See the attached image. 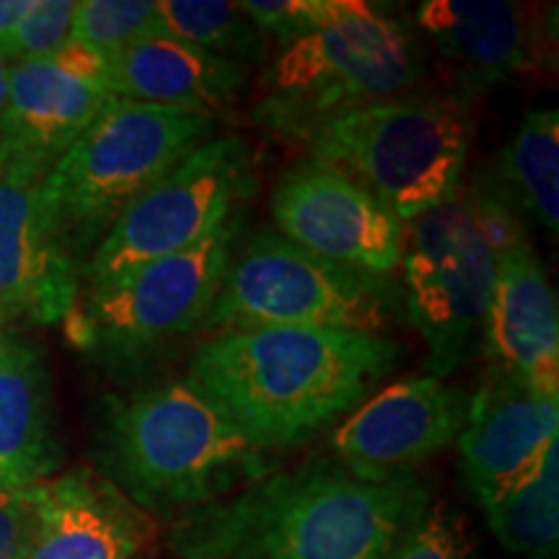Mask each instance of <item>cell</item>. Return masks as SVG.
<instances>
[{
	"label": "cell",
	"mask_w": 559,
	"mask_h": 559,
	"mask_svg": "<svg viewBox=\"0 0 559 559\" xmlns=\"http://www.w3.org/2000/svg\"><path fill=\"white\" fill-rule=\"evenodd\" d=\"M428 500L415 472L362 479L313 459L187 510L169 539L181 559H389Z\"/></svg>",
	"instance_id": "1"
},
{
	"label": "cell",
	"mask_w": 559,
	"mask_h": 559,
	"mask_svg": "<svg viewBox=\"0 0 559 559\" xmlns=\"http://www.w3.org/2000/svg\"><path fill=\"white\" fill-rule=\"evenodd\" d=\"M404 349L383 334L230 330L194 349L187 381L260 451L306 443L394 373Z\"/></svg>",
	"instance_id": "2"
},
{
	"label": "cell",
	"mask_w": 559,
	"mask_h": 559,
	"mask_svg": "<svg viewBox=\"0 0 559 559\" xmlns=\"http://www.w3.org/2000/svg\"><path fill=\"white\" fill-rule=\"evenodd\" d=\"M96 459L104 479L151 510L207 506L275 472L190 381L104 396Z\"/></svg>",
	"instance_id": "3"
},
{
	"label": "cell",
	"mask_w": 559,
	"mask_h": 559,
	"mask_svg": "<svg viewBox=\"0 0 559 559\" xmlns=\"http://www.w3.org/2000/svg\"><path fill=\"white\" fill-rule=\"evenodd\" d=\"M215 128L207 111L115 99L55 160L39 185L41 218L79 275L124 210Z\"/></svg>",
	"instance_id": "4"
},
{
	"label": "cell",
	"mask_w": 559,
	"mask_h": 559,
	"mask_svg": "<svg viewBox=\"0 0 559 559\" xmlns=\"http://www.w3.org/2000/svg\"><path fill=\"white\" fill-rule=\"evenodd\" d=\"M423 79V50L402 19L360 0H337L264 68L254 122L280 140L311 143L326 122L394 99Z\"/></svg>",
	"instance_id": "5"
},
{
	"label": "cell",
	"mask_w": 559,
	"mask_h": 559,
	"mask_svg": "<svg viewBox=\"0 0 559 559\" xmlns=\"http://www.w3.org/2000/svg\"><path fill=\"white\" fill-rule=\"evenodd\" d=\"M469 145L466 102L402 94L334 117L311 138L309 156L409 223L461 190Z\"/></svg>",
	"instance_id": "6"
},
{
	"label": "cell",
	"mask_w": 559,
	"mask_h": 559,
	"mask_svg": "<svg viewBox=\"0 0 559 559\" xmlns=\"http://www.w3.org/2000/svg\"><path fill=\"white\" fill-rule=\"evenodd\" d=\"M402 300L394 277L324 260L277 228H262L230 260L205 326L383 334L400 319Z\"/></svg>",
	"instance_id": "7"
},
{
	"label": "cell",
	"mask_w": 559,
	"mask_h": 559,
	"mask_svg": "<svg viewBox=\"0 0 559 559\" xmlns=\"http://www.w3.org/2000/svg\"><path fill=\"white\" fill-rule=\"evenodd\" d=\"M257 174L247 140L210 138L124 210L83 264L86 290L198 247L254 198Z\"/></svg>",
	"instance_id": "8"
},
{
	"label": "cell",
	"mask_w": 559,
	"mask_h": 559,
	"mask_svg": "<svg viewBox=\"0 0 559 559\" xmlns=\"http://www.w3.org/2000/svg\"><path fill=\"white\" fill-rule=\"evenodd\" d=\"M243 213L198 247L164 257L102 290H86L68 313L70 332L83 349L111 366H138L187 337L213 309L234 260Z\"/></svg>",
	"instance_id": "9"
},
{
	"label": "cell",
	"mask_w": 559,
	"mask_h": 559,
	"mask_svg": "<svg viewBox=\"0 0 559 559\" xmlns=\"http://www.w3.org/2000/svg\"><path fill=\"white\" fill-rule=\"evenodd\" d=\"M404 226V309L428 345V376L445 379L485 334L495 257L474 223L464 187Z\"/></svg>",
	"instance_id": "10"
},
{
	"label": "cell",
	"mask_w": 559,
	"mask_h": 559,
	"mask_svg": "<svg viewBox=\"0 0 559 559\" xmlns=\"http://www.w3.org/2000/svg\"><path fill=\"white\" fill-rule=\"evenodd\" d=\"M277 230L298 247L347 267L391 275L402 264L400 223L358 181L306 158L272 192Z\"/></svg>",
	"instance_id": "11"
},
{
	"label": "cell",
	"mask_w": 559,
	"mask_h": 559,
	"mask_svg": "<svg viewBox=\"0 0 559 559\" xmlns=\"http://www.w3.org/2000/svg\"><path fill=\"white\" fill-rule=\"evenodd\" d=\"M472 394L436 376H412L379 391L334 430L332 451L362 479L415 472L459 440Z\"/></svg>",
	"instance_id": "12"
},
{
	"label": "cell",
	"mask_w": 559,
	"mask_h": 559,
	"mask_svg": "<svg viewBox=\"0 0 559 559\" xmlns=\"http://www.w3.org/2000/svg\"><path fill=\"white\" fill-rule=\"evenodd\" d=\"M115 102L107 58L70 41L47 60L11 66L0 158L47 174Z\"/></svg>",
	"instance_id": "13"
},
{
	"label": "cell",
	"mask_w": 559,
	"mask_h": 559,
	"mask_svg": "<svg viewBox=\"0 0 559 559\" xmlns=\"http://www.w3.org/2000/svg\"><path fill=\"white\" fill-rule=\"evenodd\" d=\"M41 179L32 166L0 158V321L55 324L79 304V270L41 218Z\"/></svg>",
	"instance_id": "14"
},
{
	"label": "cell",
	"mask_w": 559,
	"mask_h": 559,
	"mask_svg": "<svg viewBox=\"0 0 559 559\" xmlns=\"http://www.w3.org/2000/svg\"><path fill=\"white\" fill-rule=\"evenodd\" d=\"M557 432L559 396H544L508 370L489 366L459 436L461 469L479 506L521 479L557 443Z\"/></svg>",
	"instance_id": "15"
},
{
	"label": "cell",
	"mask_w": 559,
	"mask_h": 559,
	"mask_svg": "<svg viewBox=\"0 0 559 559\" xmlns=\"http://www.w3.org/2000/svg\"><path fill=\"white\" fill-rule=\"evenodd\" d=\"M485 342L492 366L544 396H559L557 296L534 241L495 260Z\"/></svg>",
	"instance_id": "16"
},
{
	"label": "cell",
	"mask_w": 559,
	"mask_h": 559,
	"mask_svg": "<svg viewBox=\"0 0 559 559\" xmlns=\"http://www.w3.org/2000/svg\"><path fill=\"white\" fill-rule=\"evenodd\" d=\"M153 521L102 474L41 481L39 521L24 559H138Z\"/></svg>",
	"instance_id": "17"
},
{
	"label": "cell",
	"mask_w": 559,
	"mask_h": 559,
	"mask_svg": "<svg viewBox=\"0 0 559 559\" xmlns=\"http://www.w3.org/2000/svg\"><path fill=\"white\" fill-rule=\"evenodd\" d=\"M417 26L472 86L526 79L542 66L544 29L526 5L502 0H428Z\"/></svg>",
	"instance_id": "18"
},
{
	"label": "cell",
	"mask_w": 559,
	"mask_h": 559,
	"mask_svg": "<svg viewBox=\"0 0 559 559\" xmlns=\"http://www.w3.org/2000/svg\"><path fill=\"white\" fill-rule=\"evenodd\" d=\"M62 464L52 376L34 342L0 334V489L37 487Z\"/></svg>",
	"instance_id": "19"
},
{
	"label": "cell",
	"mask_w": 559,
	"mask_h": 559,
	"mask_svg": "<svg viewBox=\"0 0 559 559\" xmlns=\"http://www.w3.org/2000/svg\"><path fill=\"white\" fill-rule=\"evenodd\" d=\"M247 79L249 68L160 34L107 60V83L115 99L207 115H218V109L239 99Z\"/></svg>",
	"instance_id": "20"
},
{
	"label": "cell",
	"mask_w": 559,
	"mask_h": 559,
	"mask_svg": "<svg viewBox=\"0 0 559 559\" xmlns=\"http://www.w3.org/2000/svg\"><path fill=\"white\" fill-rule=\"evenodd\" d=\"M492 190L523 221L534 218L544 230L559 226V115L531 109L489 166H481Z\"/></svg>",
	"instance_id": "21"
},
{
	"label": "cell",
	"mask_w": 559,
	"mask_h": 559,
	"mask_svg": "<svg viewBox=\"0 0 559 559\" xmlns=\"http://www.w3.org/2000/svg\"><path fill=\"white\" fill-rule=\"evenodd\" d=\"M495 539L523 559H557L559 542V443H551L506 492L485 502Z\"/></svg>",
	"instance_id": "22"
},
{
	"label": "cell",
	"mask_w": 559,
	"mask_h": 559,
	"mask_svg": "<svg viewBox=\"0 0 559 559\" xmlns=\"http://www.w3.org/2000/svg\"><path fill=\"white\" fill-rule=\"evenodd\" d=\"M158 34L243 68L267 58V37L251 24L241 3L158 0Z\"/></svg>",
	"instance_id": "23"
},
{
	"label": "cell",
	"mask_w": 559,
	"mask_h": 559,
	"mask_svg": "<svg viewBox=\"0 0 559 559\" xmlns=\"http://www.w3.org/2000/svg\"><path fill=\"white\" fill-rule=\"evenodd\" d=\"M158 34V0H81L75 3L73 41L115 58Z\"/></svg>",
	"instance_id": "24"
},
{
	"label": "cell",
	"mask_w": 559,
	"mask_h": 559,
	"mask_svg": "<svg viewBox=\"0 0 559 559\" xmlns=\"http://www.w3.org/2000/svg\"><path fill=\"white\" fill-rule=\"evenodd\" d=\"M79 0H32L29 9L13 26L9 41L0 50L9 66L47 60L73 41V19Z\"/></svg>",
	"instance_id": "25"
},
{
	"label": "cell",
	"mask_w": 559,
	"mask_h": 559,
	"mask_svg": "<svg viewBox=\"0 0 559 559\" xmlns=\"http://www.w3.org/2000/svg\"><path fill=\"white\" fill-rule=\"evenodd\" d=\"M389 559H474L469 528L445 502L428 506Z\"/></svg>",
	"instance_id": "26"
},
{
	"label": "cell",
	"mask_w": 559,
	"mask_h": 559,
	"mask_svg": "<svg viewBox=\"0 0 559 559\" xmlns=\"http://www.w3.org/2000/svg\"><path fill=\"white\" fill-rule=\"evenodd\" d=\"M334 3L337 0H241V9L264 37H275L285 47L324 24Z\"/></svg>",
	"instance_id": "27"
},
{
	"label": "cell",
	"mask_w": 559,
	"mask_h": 559,
	"mask_svg": "<svg viewBox=\"0 0 559 559\" xmlns=\"http://www.w3.org/2000/svg\"><path fill=\"white\" fill-rule=\"evenodd\" d=\"M41 485L0 489V559H24L39 521Z\"/></svg>",
	"instance_id": "28"
},
{
	"label": "cell",
	"mask_w": 559,
	"mask_h": 559,
	"mask_svg": "<svg viewBox=\"0 0 559 559\" xmlns=\"http://www.w3.org/2000/svg\"><path fill=\"white\" fill-rule=\"evenodd\" d=\"M29 3L32 0H0V50L9 41L13 26L19 24V19L29 9Z\"/></svg>",
	"instance_id": "29"
},
{
	"label": "cell",
	"mask_w": 559,
	"mask_h": 559,
	"mask_svg": "<svg viewBox=\"0 0 559 559\" xmlns=\"http://www.w3.org/2000/svg\"><path fill=\"white\" fill-rule=\"evenodd\" d=\"M9 79H11V66L0 58V124H3L5 102H9Z\"/></svg>",
	"instance_id": "30"
},
{
	"label": "cell",
	"mask_w": 559,
	"mask_h": 559,
	"mask_svg": "<svg viewBox=\"0 0 559 559\" xmlns=\"http://www.w3.org/2000/svg\"><path fill=\"white\" fill-rule=\"evenodd\" d=\"M138 559H145V557H138Z\"/></svg>",
	"instance_id": "31"
}]
</instances>
